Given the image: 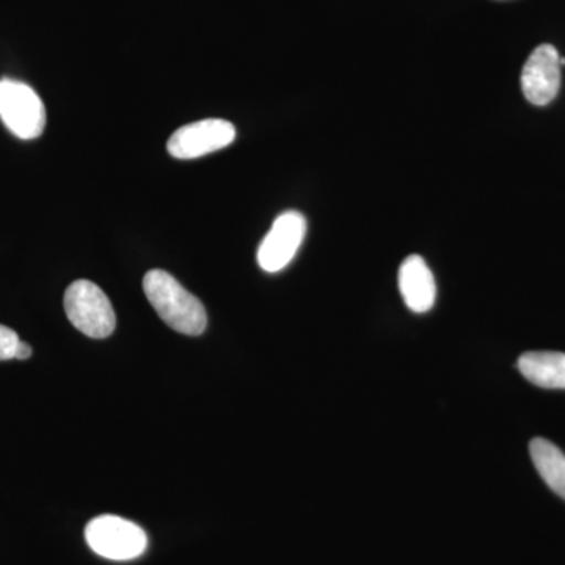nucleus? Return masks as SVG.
Segmentation results:
<instances>
[{
  "instance_id": "f257e3e1",
  "label": "nucleus",
  "mask_w": 565,
  "mask_h": 565,
  "mask_svg": "<svg viewBox=\"0 0 565 565\" xmlns=\"http://www.w3.org/2000/svg\"><path fill=\"white\" fill-rule=\"evenodd\" d=\"M143 291L159 318L174 332L199 337L206 330L203 303L173 275L161 269L150 270L143 278Z\"/></svg>"
},
{
  "instance_id": "f03ea898",
  "label": "nucleus",
  "mask_w": 565,
  "mask_h": 565,
  "mask_svg": "<svg viewBox=\"0 0 565 565\" xmlns=\"http://www.w3.org/2000/svg\"><path fill=\"white\" fill-rule=\"evenodd\" d=\"M65 311L70 322L87 337L103 340L117 326L109 297L98 285L88 280L71 282L65 292Z\"/></svg>"
},
{
  "instance_id": "7ed1b4c3",
  "label": "nucleus",
  "mask_w": 565,
  "mask_h": 565,
  "mask_svg": "<svg viewBox=\"0 0 565 565\" xmlns=\"http://www.w3.org/2000/svg\"><path fill=\"white\" fill-rule=\"evenodd\" d=\"M85 539L96 555L111 561L136 559L148 546L147 533L117 515H99L85 527Z\"/></svg>"
},
{
  "instance_id": "20e7f679",
  "label": "nucleus",
  "mask_w": 565,
  "mask_h": 565,
  "mask_svg": "<svg viewBox=\"0 0 565 565\" xmlns=\"http://www.w3.org/2000/svg\"><path fill=\"white\" fill-rule=\"evenodd\" d=\"M0 120L18 139L32 140L46 128V109L24 82L0 79Z\"/></svg>"
},
{
  "instance_id": "39448f33",
  "label": "nucleus",
  "mask_w": 565,
  "mask_h": 565,
  "mask_svg": "<svg viewBox=\"0 0 565 565\" xmlns=\"http://www.w3.org/2000/svg\"><path fill=\"white\" fill-rule=\"evenodd\" d=\"M236 139V128L230 121L210 118L182 126L170 137L167 150L173 158L189 161L203 158L232 145Z\"/></svg>"
},
{
  "instance_id": "423d86ee",
  "label": "nucleus",
  "mask_w": 565,
  "mask_h": 565,
  "mask_svg": "<svg viewBox=\"0 0 565 565\" xmlns=\"http://www.w3.org/2000/svg\"><path fill=\"white\" fill-rule=\"evenodd\" d=\"M307 234V221L300 212H282L275 218L273 228L264 237L258 250V263L266 273L285 269L299 252Z\"/></svg>"
},
{
  "instance_id": "0eeeda50",
  "label": "nucleus",
  "mask_w": 565,
  "mask_h": 565,
  "mask_svg": "<svg viewBox=\"0 0 565 565\" xmlns=\"http://www.w3.org/2000/svg\"><path fill=\"white\" fill-rule=\"evenodd\" d=\"M561 55L552 44L535 47L522 71V90L534 106H546L561 88Z\"/></svg>"
},
{
  "instance_id": "6e6552de",
  "label": "nucleus",
  "mask_w": 565,
  "mask_h": 565,
  "mask_svg": "<svg viewBox=\"0 0 565 565\" xmlns=\"http://www.w3.org/2000/svg\"><path fill=\"white\" fill-rule=\"evenodd\" d=\"M399 291L408 310L414 313H427L433 310L437 299V285L433 270L422 256L412 255L399 269Z\"/></svg>"
},
{
  "instance_id": "1a4fd4ad",
  "label": "nucleus",
  "mask_w": 565,
  "mask_h": 565,
  "mask_svg": "<svg viewBox=\"0 0 565 565\" xmlns=\"http://www.w3.org/2000/svg\"><path fill=\"white\" fill-rule=\"evenodd\" d=\"M519 370L531 384L548 390H565V353L526 352L519 359Z\"/></svg>"
},
{
  "instance_id": "9d476101",
  "label": "nucleus",
  "mask_w": 565,
  "mask_h": 565,
  "mask_svg": "<svg viewBox=\"0 0 565 565\" xmlns=\"http://www.w3.org/2000/svg\"><path fill=\"white\" fill-rule=\"evenodd\" d=\"M531 459L546 486L565 500V456L545 438H534L530 445Z\"/></svg>"
},
{
  "instance_id": "9b49d317",
  "label": "nucleus",
  "mask_w": 565,
  "mask_h": 565,
  "mask_svg": "<svg viewBox=\"0 0 565 565\" xmlns=\"http://www.w3.org/2000/svg\"><path fill=\"white\" fill-rule=\"evenodd\" d=\"M20 341V337L14 330L0 326V362L14 359V352H17Z\"/></svg>"
},
{
  "instance_id": "f8f14e48",
  "label": "nucleus",
  "mask_w": 565,
  "mask_h": 565,
  "mask_svg": "<svg viewBox=\"0 0 565 565\" xmlns=\"http://www.w3.org/2000/svg\"><path fill=\"white\" fill-rule=\"evenodd\" d=\"M32 356V348L24 341H20L18 344L17 352H14V359L17 360H28Z\"/></svg>"
}]
</instances>
